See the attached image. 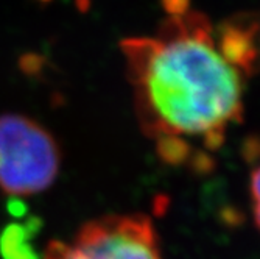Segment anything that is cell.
I'll return each mask as SVG.
<instances>
[{"label": "cell", "instance_id": "4", "mask_svg": "<svg viewBox=\"0 0 260 259\" xmlns=\"http://www.w3.org/2000/svg\"><path fill=\"white\" fill-rule=\"evenodd\" d=\"M254 32L255 27L251 25V22L228 20L221 25L218 38H215L223 56L237 67L245 77L251 75L257 63Z\"/></svg>", "mask_w": 260, "mask_h": 259}, {"label": "cell", "instance_id": "7", "mask_svg": "<svg viewBox=\"0 0 260 259\" xmlns=\"http://www.w3.org/2000/svg\"><path fill=\"white\" fill-rule=\"evenodd\" d=\"M162 4L170 16H179L188 11V0H162Z\"/></svg>", "mask_w": 260, "mask_h": 259}, {"label": "cell", "instance_id": "1", "mask_svg": "<svg viewBox=\"0 0 260 259\" xmlns=\"http://www.w3.org/2000/svg\"><path fill=\"white\" fill-rule=\"evenodd\" d=\"M134 109L159 158L172 166L210 164L243 119L245 75L220 52L214 28L195 11L170 16L154 36L120 42Z\"/></svg>", "mask_w": 260, "mask_h": 259}, {"label": "cell", "instance_id": "3", "mask_svg": "<svg viewBox=\"0 0 260 259\" xmlns=\"http://www.w3.org/2000/svg\"><path fill=\"white\" fill-rule=\"evenodd\" d=\"M42 259H164L157 229L142 213L109 214L86 222L75 236L52 241Z\"/></svg>", "mask_w": 260, "mask_h": 259}, {"label": "cell", "instance_id": "6", "mask_svg": "<svg viewBox=\"0 0 260 259\" xmlns=\"http://www.w3.org/2000/svg\"><path fill=\"white\" fill-rule=\"evenodd\" d=\"M249 194H251V206L255 226L260 231V162L252 169L249 180Z\"/></svg>", "mask_w": 260, "mask_h": 259}, {"label": "cell", "instance_id": "2", "mask_svg": "<svg viewBox=\"0 0 260 259\" xmlns=\"http://www.w3.org/2000/svg\"><path fill=\"white\" fill-rule=\"evenodd\" d=\"M61 152L41 124L22 114L0 116V191L30 197L55 183Z\"/></svg>", "mask_w": 260, "mask_h": 259}, {"label": "cell", "instance_id": "5", "mask_svg": "<svg viewBox=\"0 0 260 259\" xmlns=\"http://www.w3.org/2000/svg\"><path fill=\"white\" fill-rule=\"evenodd\" d=\"M41 222L36 217L22 223H10L0 233V259H41L33 239Z\"/></svg>", "mask_w": 260, "mask_h": 259}]
</instances>
